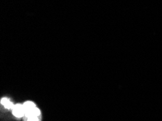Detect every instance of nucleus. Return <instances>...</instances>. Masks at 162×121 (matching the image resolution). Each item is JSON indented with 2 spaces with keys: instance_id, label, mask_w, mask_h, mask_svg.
Returning a JSON list of instances; mask_svg holds the SVG:
<instances>
[{
  "instance_id": "4",
  "label": "nucleus",
  "mask_w": 162,
  "mask_h": 121,
  "mask_svg": "<svg viewBox=\"0 0 162 121\" xmlns=\"http://www.w3.org/2000/svg\"><path fill=\"white\" fill-rule=\"evenodd\" d=\"M27 121H39V120L37 116H31V117H28Z\"/></svg>"
},
{
  "instance_id": "2",
  "label": "nucleus",
  "mask_w": 162,
  "mask_h": 121,
  "mask_svg": "<svg viewBox=\"0 0 162 121\" xmlns=\"http://www.w3.org/2000/svg\"><path fill=\"white\" fill-rule=\"evenodd\" d=\"M12 113L15 116L17 117H22L23 115H25V110L23 105L18 104L14 106V107L12 108Z\"/></svg>"
},
{
  "instance_id": "1",
  "label": "nucleus",
  "mask_w": 162,
  "mask_h": 121,
  "mask_svg": "<svg viewBox=\"0 0 162 121\" xmlns=\"http://www.w3.org/2000/svg\"><path fill=\"white\" fill-rule=\"evenodd\" d=\"M25 110V115L27 117L31 116H39L40 115V110L36 107L35 104L32 102H26L23 104Z\"/></svg>"
},
{
  "instance_id": "3",
  "label": "nucleus",
  "mask_w": 162,
  "mask_h": 121,
  "mask_svg": "<svg viewBox=\"0 0 162 121\" xmlns=\"http://www.w3.org/2000/svg\"><path fill=\"white\" fill-rule=\"evenodd\" d=\"M1 104H2V105L5 107L6 109H12V108L14 107L13 104H12V103L10 102V100H9L7 98H2L1 99Z\"/></svg>"
}]
</instances>
